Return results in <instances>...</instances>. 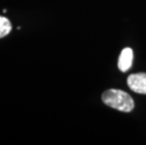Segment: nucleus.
<instances>
[{
  "instance_id": "f257e3e1",
  "label": "nucleus",
  "mask_w": 146,
  "mask_h": 145,
  "mask_svg": "<svg viewBox=\"0 0 146 145\" xmlns=\"http://www.w3.org/2000/svg\"><path fill=\"white\" fill-rule=\"evenodd\" d=\"M101 98L106 106L122 112H131L135 107L133 98L127 92L121 89H108L103 92Z\"/></svg>"
},
{
  "instance_id": "f03ea898",
  "label": "nucleus",
  "mask_w": 146,
  "mask_h": 145,
  "mask_svg": "<svg viewBox=\"0 0 146 145\" xmlns=\"http://www.w3.org/2000/svg\"><path fill=\"white\" fill-rule=\"evenodd\" d=\"M127 85L132 91L146 94V73H132L127 78Z\"/></svg>"
},
{
  "instance_id": "7ed1b4c3",
  "label": "nucleus",
  "mask_w": 146,
  "mask_h": 145,
  "mask_svg": "<svg viewBox=\"0 0 146 145\" xmlns=\"http://www.w3.org/2000/svg\"><path fill=\"white\" fill-rule=\"evenodd\" d=\"M133 62V50L131 48L126 47L123 49L118 60V68L121 72H127L132 66Z\"/></svg>"
},
{
  "instance_id": "20e7f679",
  "label": "nucleus",
  "mask_w": 146,
  "mask_h": 145,
  "mask_svg": "<svg viewBox=\"0 0 146 145\" xmlns=\"http://www.w3.org/2000/svg\"><path fill=\"white\" fill-rule=\"evenodd\" d=\"M12 29L11 21L7 17L0 15V39L8 36Z\"/></svg>"
},
{
  "instance_id": "39448f33",
  "label": "nucleus",
  "mask_w": 146,
  "mask_h": 145,
  "mask_svg": "<svg viewBox=\"0 0 146 145\" xmlns=\"http://www.w3.org/2000/svg\"><path fill=\"white\" fill-rule=\"evenodd\" d=\"M3 12H4V13H5V12H7V10H6V9H4V10H3Z\"/></svg>"
}]
</instances>
